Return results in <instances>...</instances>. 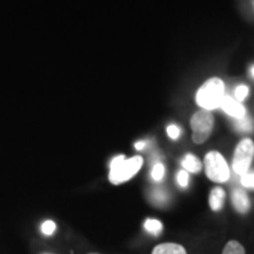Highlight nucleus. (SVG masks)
Segmentation results:
<instances>
[{"label":"nucleus","mask_w":254,"mask_h":254,"mask_svg":"<svg viewBox=\"0 0 254 254\" xmlns=\"http://www.w3.org/2000/svg\"><path fill=\"white\" fill-rule=\"evenodd\" d=\"M145 230L150 233L153 234V236H158L161 231H163V224L160 221L157 220V219H147L144 224Z\"/></svg>","instance_id":"nucleus-13"},{"label":"nucleus","mask_w":254,"mask_h":254,"mask_svg":"<svg viewBox=\"0 0 254 254\" xmlns=\"http://www.w3.org/2000/svg\"><path fill=\"white\" fill-rule=\"evenodd\" d=\"M146 145H147V142H146V141H138L134 146H135L136 150L141 151V150H144V148L146 147Z\"/></svg>","instance_id":"nucleus-21"},{"label":"nucleus","mask_w":254,"mask_h":254,"mask_svg":"<svg viewBox=\"0 0 254 254\" xmlns=\"http://www.w3.org/2000/svg\"><path fill=\"white\" fill-rule=\"evenodd\" d=\"M164 174H165L164 165L160 163L155 164L153 170H152V178H153V180H155V182H160V180L164 178Z\"/></svg>","instance_id":"nucleus-14"},{"label":"nucleus","mask_w":254,"mask_h":254,"mask_svg":"<svg viewBox=\"0 0 254 254\" xmlns=\"http://www.w3.org/2000/svg\"><path fill=\"white\" fill-rule=\"evenodd\" d=\"M183 167L185 168L186 172L190 173H198L201 170V163L196 157L193 154H186L185 158L182 161Z\"/></svg>","instance_id":"nucleus-10"},{"label":"nucleus","mask_w":254,"mask_h":254,"mask_svg":"<svg viewBox=\"0 0 254 254\" xmlns=\"http://www.w3.org/2000/svg\"><path fill=\"white\" fill-rule=\"evenodd\" d=\"M254 158V142L251 139H243L238 144L233 155V170L239 176L249 172Z\"/></svg>","instance_id":"nucleus-5"},{"label":"nucleus","mask_w":254,"mask_h":254,"mask_svg":"<svg viewBox=\"0 0 254 254\" xmlns=\"http://www.w3.org/2000/svg\"><path fill=\"white\" fill-rule=\"evenodd\" d=\"M90 254H99V253H90Z\"/></svg>","instance_id":"nucleus-23"},{"label":"nucleus","mask_w":254,"mask_h":254,"mask_svg":"<svg viewBox=\"0 0 254 254\" xmlns=\"http://www.w3.org/2000/svg\"><path fill=\"white\" fill-rule=\"evenodd\" d=\"M56 228H57L56 224L52 220H47L41 225V232H43L45 236H52V234L55 233Z\"/></svg>","instance_id":"nucleus-16"},{"label":"nucleus","mask_w":254,"mask_h":254,"mask_svg":"<svg viewBox=\"0 0 254 254\" xmlns=\"http://www.w3.org/2000/svg\"><path fill=\"white\" fill-rule=\"evenodd\" d=\"M250 72H251V75H252V77L254 78V65L251 66V69H250Z\"/></svg>","instance_id":"nucleus-22"},{"label":"nucleus","mask_w":254,"mask_h":254,"mask_svg":"<svg viewBox=\"0 0 254 254\" xmlns=\"http://www.w3.org/2000/svg\"><path fill=\"white\" fill-rule=\"evenodd\" d=\"M205 171L209 180L225 183L230 178V168L224 157L219 152L212 151L205 157Z\"/></svg>","instance_id":"nucleus-3"},{"label":"nucleus","mask_w":254,"mask_h":254,"mask_svg":"<svg viewBox=\"0 0 254 254\" xmlns=\"http://www.w3.org/2000/svg\"><path fill=\"white\" fill-rule=\"evenodd\" d=\"M152 196H153V201L155 204H164L167 199V194L163 190H155Z\"/></svg>","instance_id":"nucleus-18"},{"label":"nucleus","mask_w":254,"mask_h":254,"mask_svg":"<svg viewBox=\"0 0 254 254\" xmlns=\"http://www.w3.org/2000/svg\"><path fill=\"white\" fill-rule=\"evenodd\" d=\"M225 190L221 189V187H215V189L212 190L211 194H209V207L212 208V211L217 212L220 211L224 206V201H225Z\"/></svg>","instance_id":"nucleus-8"},{"label":"nucleus","mask_w":254,"mask_h":254,"mask_svg":"<svg viewBox=\"0 0 254 254\" xmlns=\"http://www.w3.org/2000/svg\"><path fill=\"white\" fill-rule=\"evenodd\" d=\"M241 185L246 189H254V172H247L241 176Z\"/></svg>","instance_id":"nucleus-15"},{"label":"nucleus","mask_w":254,"mask_h":254,"mask_svg":"<svg viewBox=\"0 0 254 254\" xmlns=\"http://www.w3.org/2000/svg\"><path fill=\"white\" fill-rule=\"evenodd\" d=\"M152 254H186V250L179 244L165 243L155 246Z\"/></svg>","instance_id":"nucleus-9"},{"label":"nucleus","mask_w":254,"mask_h":254,"mask_svg":"<svg viewBox=\"0 0 254 254\" xmlns=\"http://www.w3.org/2000/svg\"><path fill=\"white\" fill-rule=\"evenodd\" d=\"M249 92H250V90H249V87L246 86V85H240V86H238L236 88L237 100L239 101V103H240V101H243L247 97V95H249Z\"/></svg>","instance_id":"nucleus-17"},{"label":"nucleus","mask_w":254,"mask_h":254,"mask_svg":"<svg viewBox=\"0 0 254 254\" xmlns=\"http://www.w3.org/2000/svg\"><path fill=\"white\" fill-rule=\"evenodd\" d=\"M225 86L219 78L209 79L199 88L196 93V103L204 110L211 111L220 107V103L224 98Z\"/></svg>","instance_id":"nucleus-2"},{"label":"nucleus","mask_w":254,"mask_h":254,"mask_svg":"<svg viewBox=\"0 0 254 254\" xmlns=\"http://www.w3.org/2000/svg\"><path fill=\"white\" fill-rule=\"evenodd\" d=\"M234 127H236L239 132H252L254 128V123L250 117L245 116L240 119H236V122H234Z\"/></svg>","instance_id":"nucleus-11"},{"label":"nucleus","mask_w":254,"mask_h":254,"mask_svg":"<svg viewBox=\"0 0 254 254\" xmlns=\"http://www.w3.org/2000/svg\"><path fill=\"white\" fill-rule=\"evenodd\" d=\"M213 116L207 110L196 112L190 119V126L193 129V141L195 144H202L209 138L213 128Z\"/></svg>","instance_id":"nucleus-4"},{"label":"nucleus","mask_w":254,"mask_h":254,"mask_svg":"<svg viewBox=\"0 0 254 254\" xmlns=\"http://www.w3.org/2000/svg\"><path fill=\"white\" fill-rule=\"evenodd\" d=\"M167 134L170 135V138H172L176 140V139L179 138L180 135V128L177 125H170L167 127Z\"/></svg>","instance_id":"nucleus-20"},{"label":"nucleus","mask_w":254,"mask_h":254,"mask_svg":"<svg viewBox=\"0 0 254 254\" xmlns=\"http://www.w3.org/2000/svg\"><path fill=\"white\" fill-rule=\"evenodd\" d=\"M178 184H179L182 187H187L189 186V173L186 171H179L177 176Z\"/></svg>","instance_id":"nucleus-19"},{"label":"nucleus","mask_w":254,"mask_h":254,"mask_svg":"<svg viewBox=\"0 0 254 254\" xmlns=\"http://www.w3.org/2000/svg\"><path fill=\"white\" fill-rule=\"evenodd\" d=\"M142 161L144 160L140 155H135L129 159H125L124 155L113 158L110 165V182L113 185H119V184L128 182L139 172L142 166Z\"/></svg>","instance_id":"nucleus-1"},{"label":"nucleus","mask_w":254,"mask_h":254,"mask_svg":"<svg viewBox=\"0 0 254 254\" xmlns=\"http://www.w3.org/2000/svg\"><path fill=\"white\" fill-rule=\"evenodd\" d=\"M232 202L234 208L241 214H246L251 208V201L246 192L241 189H236L232 192Z\"/></svg>","instance_id":"nucleus-7"},{"label":"nucleus","mask_w":254,"mask_h":254,"mask_svg":"<svg viewBox=\"0 0 254 254\" xmlns=\"http://www.w3.org/2000/svg\"><path fill=\"white\" fill-rule=\"evenodd\" d=\"M220 107L224 110V112H226L228 116L233 117L234 119H240L246 116L245 107L239 101L233 99L232 97H228V95H224L220 103Z\"/></svg>","instance_id":"nucleus-6"},{"label":"nucleus","mask_w":254,"mask_h":254,"mask_svg":"<svg viewBox=\"0 0 254 254\" xmlns=\"http://www.w3.org/2000/svg\"><path fill=\"white\" fill-rule=\"evenodd\" d=\"M222 254H245V249L240 243L232 240L226 244L224 251H222Z\"/></svg>","instance_id":"nucleus-12"}]
</instances>
